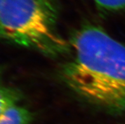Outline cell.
<instances>
[{
  "mask_svg": "<svg viewBox=\"0 0 125 124\" xmlns=\"http://www.w3.org/2000/svg\"><path fill=\"white\" fill-rule=\"evenodd\" d=\"M57 0H5L0 11V38L48 56L69 50L57 30Z\"/></svg>",
  "mask_w": 125,
  "mask_h": 124,
  "instance_id": "7a4b0ae2",
  "label": "cell"
},
{
  "mask_svg": "<svg viewBox=\"0 0 125 124\" xmlns=\"http://www.w3.org/2000/svg\"><path fill=\"white\" fill-rule=\"evenodd\" d=\"M22 98L21 93L15 88L0 84V115L15 105Z\"/></svg>",
  "mask_w": 125,
  "mask_h": 124,
  "instance_id": "277c9868",
  "label": "cell"
},
{
  "mask_svg": "<svg viewBox=\"0 0 125 124\" xmlns=\"http://www.w3.org/2000/svg\"><path fill=\"white\" fill-rule=\"evenodd\" d=\"M33 119L30 110L15 105L0 115V124H31Z\"/></svg>",
  "mask_w": 125,
  "mask_h": 124,
  "instance_id": "3957f363",
  "label": "cell"
},
{
  "mask_svg": "<svg viewBox=\"0 0 125 124\" xmlns=\"http://www.w3.org/2000/svg\"><path fill=\"white\" fill-rule=\"evenodd\" d=\"M2 74H3V69H2L1 67H0V81H1V79Z\"/></svg>",
  "mask_w": 125,
  "mask_h": 124,
  "instance_id": "52a82bcc",
  "label": "cell"
},
{
  "mask_svg": "<svg viewBox=\"0 0 125 124\" xmlns=\"http://www.w3.org/2000/svg\"><path fill=\"white\" fill-rule=\"evenodd\" d=\"M4 2H5V0H0V11H1V8L2 6H3Z\"/></svg>",
  "mask_w": 125,
  "mask_h": 124,
  "instance_id": "8992f818",
  "label": "cell"
},
{
  "mask_svg": "<svg viewBox=\"0 0 125 124\" xmlns=\"http://www.w3.org/2000/svg\"><path fill=\"white\" fill-rule=\"evenodd\" d=\"M71 57L60 68L64 83L87 102L125 113V44L101 27L84 25L69 42Z\"/></svg>",
  "mask_w": 125,
  "mask_h": 124,
  "instance_id": "6da1fadb",
  "label": "cell"
},
{
  "mask_svg": "<svg viewBox=\"0 0 125 124\" xmlns=\"http://www.w3.org/2000/svg\"><path fill=\"white\" fill-rule=\"evenodd\" d=\"M97 8L105 13H125V0H93Z\"/></svg>",
  "mask_w": 125,
  "mask_h": 124,
  "instance_id": "5b68a950",
  "label": "cell"
}]
</instances>
